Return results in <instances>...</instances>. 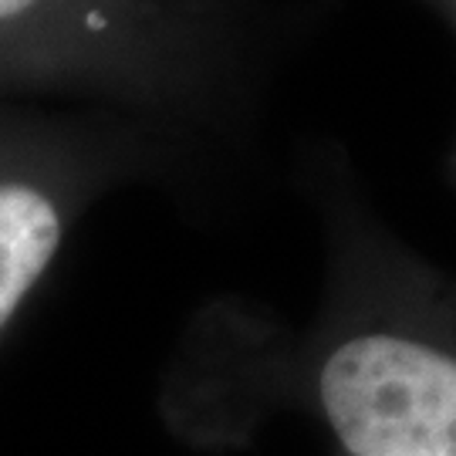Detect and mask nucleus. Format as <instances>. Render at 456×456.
Here are the masks:
<instances>
[{
    "instance_id": "f03ea898",
    "label": "nucleus",
    "mask_w": 456,
    "mask_h": 456,
    "mask_svg": "<svg viewBox=\"0 0 456 456\" xmlns=\"http://www.w3.org/2000/svg\"><path fill=\"white\" fill-rule=\"evenodd\" d=\"M301 186L328 247L301 355L311 409L345 456H456V281L382 224L338 146L301 156Z\"/></svg>"
},
{
    "instance_id": "f257e3e1",
    "label": "nucleus",
    "mask_w": 456,
    "mask_h": 456,
    "mask_svg": "<svg viewBox=\"0 0 456 456\" xmlns=\"http://www.w3.org/2000/svg\"><path fill=\"white\" fill-rule=\"evenodd\" d=\"M297 34L301 11L277 0H0V61L20 82L146 122L220 193Z\"/></svg>"
},
{
    "instance_id": "423d86ee",
    "label": "nucleus",
    "mask_w": 456,
    "mask_h": 456,
    "mask_svg": "<svg viewBox=\"0 0 456 456\" xmlns=\"http://www.w3.org/2000/svg\"><path fill=\"white\" fill-rule=\"evenodd\" d=\"M450 169H453V176H456V146H453V156H450Z\"/></svg>"
},
{
    "instance_id": "39448f33",
    "label": "nucleus",
    "mask_w": 456,
    "mask_h": 456,
    "mask_svg": "<svg viewBox=\"0 0 456 456\" xmlns=\"http://www.w3.org/2000/svg\"><path fill=\"white\" fill-rule=\"evenodd\" d=\"M423 4H429V7L456 31V0H423Z\"/></svg>"
},
{
    "instance_id": "7ed1b4c3",
    "label": "nucleus",
    "mask_w": 456,
    "mask_h": 456,
    "mask_svg": "<svg viewBox=\"0 0 456 456\" xmlns=\"http://www.w3.org/2000/svg\"><path fill=\"white\" fill-rule=\"evenodd\" d=\"M135 186H156L183 203L220 193L180 146L118 109L0 95V338L85 213Z\"/></svg>"
},
{
    "instance_id": "20e7f679",
    "label": "nucleus",
    "mask_w": 456,
    "mask_h": 456,
    "mask_svg": "<svg viewBox=\"0 0 456 456\" xmlns=\"http://www.w3.org/2000/svg\"><path fill=\"white\" fill-rule=\"evenodd\" d=\"M0 95H37V92L28 82H20L11 68L0 61Z\"/></svg>"
}]
</instances>
